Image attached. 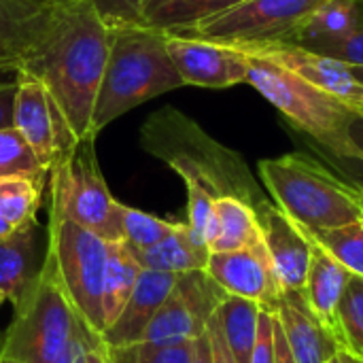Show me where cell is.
<instances>
[{
  "label": "cell",
  "mask_w": 363,
  "mask_h": 363,
  "mask_svg": "<svg viewBox=\"0 0 363 363\" xmlns=\"http://www.w3.org/2000/svg\"><path fill=\"white\" fill-rule=\"evenodd\" d=\"M96 140H79L49 170V213L70 219L106 242H121L119 202L111 196Z\"/></svg>",
  "instance_id": "obj_7"
},
{
  "label": "cell",
  "mask_w": 363,
  "mask_h": 363,
  "mask_svg": "<svg viewBox=\"0 0 363 363\" xmlns=\"http://www.w3.org/2000/svg\"><path fill=\"white\" fill-rule=\"evenodd\" d=\"M349 359H351V363H363V359H355V357H351V355H349Z\"/></svg>",
  "instance_id": "obj_47"
},
{
  "label": "cell",
  "mask_w": 363,
  "mask_h": 363,
  "mask_svg": "<svg viewBox=\"0 0 363 363\" xmlns=\"http://www.w3.org/2000/svg\"><path fill=\"white\" fill-rule=\"evenodd\" d=\"M259 311H262L259 304L238 296H225L219 308L215 311L221 334L236 363H251L255 338H257Z\"/></svg>",
  "instance_id": "obj_24"
},
{
  "label": "cell",
  "mask_w": 363,
  "mask_h": 363,
  "mask_svg": "<svg viewBox=\"0 0 363 363\" xmlns=\"http://www.w3.org/2000/svg\"><path fill=\"white\" fill-rule=\"evenodd\" d=\"M177 279L179 274L143 270L128 304L123 306L117 321L102 334L100 345L104 349H123L138 345L145 328L172 294Z\"/></svg>",
  "instance_id": "obj_17"
},
{
  "label": "cell",
  "mask_w": 363,
  "mask_h": 363,
  "mask_svg": "<svg viewBox=\"0 0 363 363\" xmlns=\"http://www.w3.org/2000/svg\"><path fill=\"white\" fill-rule=\"evenodd\" d=\"M215 217H217V238L211 245V253H225V251H238L249 247L262 236L257 213L253 206L238 198H217L215 204Z\"/></svg>",
  "instance_id": "obj_25"
},
{
  "label": "cell",
  "mask_w": 363,
  "mask_h": 363,
  "mask_svg": "<svg viewBox=\"0 0 363 363\" xmlns=\"http://www.w3.org/2000/svg\"><path fill=\"white\" fill-rule=\"evenodd\" d=\"M349 140L353 151L351 162L363 164V115H353V119L349 121Z\"/></svg>",
  "instance_id": "obj_39"
},
{
  "label": "cell",
  "mask_w": 363,
  "mask_h": 363,
  "mask_svg": "<svg viewBox=\"0 0 363 363\" xmlns=\"http://www.w3.org/2000/svg\"><path fill=\"white\" fill-rule=\"evenodd\" d=\"M0 304H2V302H0Z\"/></svg>",
  "instance_id": "obj_51"
},
{
  "label": "cell",
  "mask_w": 363,
  "mask_h": 363,
  "mask_svg": "<svg viewBox=\"0 0 363 363\" xmlns=\"http://www.w3.org/2000/svg\"><path fill=\"white\" fill-rule=\"evenodd\" d=\"M13 128L23 136L47 172L79 143L49 89L21 70H17Z\"/></svg>",
  "instance_id": "obj_11"
},
{
  "label": "cell",
  "mask_w": 363,
  "mask_h": 363,
  "mask_svg": "<svg viewBox=\"0 0 363 363\" xmlns=\"http://www.w3.org/2000/svg\"><path fill=\"white\" fill-rule=\"evenodd\" d=\"M0 363H15V362H11V359H0Z\"/></svg>",
  "instance_id": "obj_48"
},
{
  "label": "cell",
  "mask_w": 363,
  "mask_h": 363,
  "mask_svg": "<svg viewBox=\"0 0 363 363\" xmlns=\"http://www.w3.org/2000/svg\"><path fill=\"white\" fill-rule=\"evenodd\" d=\"M251 363H274V313L268 308L259 311Z\"/></svg>",
  "instance_id": "obj_35"
},
{
  "label": "cell",
  "mask_w": 363,
  "mask_h": 363,
  "mask_svg": "<svg viewBox=\"0 0 363 363\" xmlns=\"http://www.w3.org/2000/svg\"><path fill=\"white\" fill-rule=\"evenodd\" d=\"M47 228L30 221L0 240V302L21 308L34 294L45 264Z\"/></svg>",
  "instance_id": "obj_15"
},
{
  "label": "cell",
  "mask_w": 363,
  "mask_h": 363,
  "mask_svg": "<svg viewBox=\"0 0 363 363\" xmlns=\"http://www.w3.org/2000/svg\"><path fill=\"white\" fill-rule=\"evenodd\" d=\"M328 363H351V359H349V355L347 353H342V351H338L332 359Z\"/></svg>",
  "instance_id": "obj_45"
},
{
  "label": "cell",
  "mask_w": 363,
  "mask_h": 363,
  "mask_svg": "<svg viewBox=\"0 0 363 363\" xmlns=\"http://www.w3.org/2000/svg\"><path fill=\"white\" fill-rule=\"evenodd\" d=\"M47 2H57V0H47Z\"/></svg>",
  "instance_id": "obj_50"
},
{
  "label": "cell",
  "mask_w": 363,
  "mask_h": 363,
  "mask_svg": "<svg viewBox=\"0 0 363 363\" xmlns=\"http://www.w3.org/2000/svg\"><path fill=\"white\" fill-rule=\"evenodd\" d=\"M81 363H106V355H104V349H102V345H100V347H94V349H89V351L83 355Z\"/></svg>",
  "instance_id": "obj_43"
},
{
  "label": "cell",
  "mask_w": 363,
  "mask_h": 363,
  "mask_svg": "<svg viewBox=\"0 0 363 363\" xmlns=\"http://www.w3.org/2000/svg\"><path fill=\"white\" fill-rule=\"evenodd\" d=\"M13 232H15V228H13L9 221H4V219L0 217V240H2V238H9Z\"/></svg>",
  "instance_id": "obj_44"
},
{
  "label": "cell",
  "mask_w": 363,
  "mask_h": 363,
  "mask_svg": "<svg viewBox=\"0 0 363 363\" xmlns=\"http://www.w3.org/2000/svg\"><path fill=\"white\" fill-rule=\"evenodd\" d=\"M359 189H362V200H363V185H359Z\"/></svg>",
  "instance_id": "obj_49"
},
{
  "label": "cell",
  "mask_w": 363,
  "mask_h": 363,
  "mask_svg": "<svg viewBox=\"0 0 363 363\" xmlns=\"http://www.w3.org/2000/svg\"><path fill=\"white\" fill-rule=\"evenodd\" d=\"M349 68H351V72L363 83V66H349Z\"/></svg>",
  "instance_id": "obj_46"
},
{
  "label": "cell",
  "mask_w": 363,
  "mask_h": 363,
  "mask_svg": "<svg viewBox=\"0 0 363 363\" xmlns=\"http://www.w3.org/2000/svg\"><path fill=\"white\" fill-rule=\"evenodd\" d=\"M179 87L183 81L168 55L166 32L145 23L111 28L108 60L91 119L94 138L132 108Z\"/></svg>",
  "instance_id": "obj_3"
},
{
  "label": "cell",
  "mask_w": 363,
  "mask_h": 363,
  "mask_svg": "<svg viewBox=\"0 0 363 363\" xmlns=\"http://www.w3.org/2000/svg\"><path fill=\"white\" fill-rule=\"evenodd\" d=\"M225 296L206 270L179 274L172 294L149 321L138 345L170 347L196 340Z\"/></svg>",
  "instance_id": "obj_10"
},
{
  "label": "cell",
  "mask_w": 363,
  "mask_h": 363,
  "mask_svg": "<svg viewBox=\"0 0 363 363\" xmlns=\"http://www.w3.org/2000/svg\"><path fill=\"white\" fill-rule=\"evenodd\" d=\"M338 351L363 359V277L351 274L338 304Z\"/></svg>",
  "instance_id": "obj_28"
},
{
  "label": "cell",
  "mask_w": 363,
  "mask_h": 363,
  "mask_svg": "<svg viewBox=\"0 0 363 363\" xmlns=\"http://www.w3.org/2000/svg\"><path fill=\"white\" fill-rule=\"evenodd\" d=\"M149 0H91L94 9L108 28L143 23L140 15Z\"/></svg>",
  "instance_id": "obj_34"
},
{
  "label": "cell",
  "mask_w": 363,
  "mask_h": 363,
  "mask_svg": "<svg viewBox=\"0 0 363 363\" xmlns=\"http://www.w3.org/2000/svg\"><path fill=\"white\" fill-rule=\"evenodd\" d=\"M143 270L185 274L194 270H206L208 247L198 242L189 232L187 223H177V228L157 245L147 249H130Z\"/></svg>",
  "instance_id": "obj_21"
},
{
  "label": "cell",
  "mask_w": 363,
  "mask_h": 363,
  "mask_svg": "<svg viewBox=\"0 0 363 363\" xmlns=\"http://www.w3.org/2000/svg\"><path fill=\"white\" fill-rule=\"evenodd\" d=\"M238 51L289 68L291 72L300 74L302 79H306L308 83L332 96L336 102L353 111L355 115H363V83L351 72L349 64L300 49L289 43H272L251 49H238Z\"/></svg>",
  "instance_id": "obj_14"
},
{
  "label": "cell",
  "mask_w": 363,
  "mask_h": 363,
  "mask_svg": "<svg viewBox=\"0 0 363 363\" xmlns=\"http://www.w3.org/2000/svg\"><path fill=\"white\" fill-rule=\"evenodd\" d=\"M206 336H208V345H211V359H213V363H236L234 355L228 349V342H225L223 334H221L217 313H213L211 319L206 321Z\"/></svg>",
  "instance_id": "obj_38"
},
{
  "label": "cell",
  "mask_w": 363,
  "mask_h": 363,
  "mask_svg": "<svg viewBox=\"0 0 363 363\" xmlns=\"http://www.w3.org/2000/svg\"><path fill=\"white\" fill-rule=\"evenodd\" d=\"M140 147L183 181L204 187L215 200L230 196L253 208L268 200L242 155L215 140L174 106H162L147 117L140 128Z\"/></svg>",
  "instance_id": "obj_2"
},
{
  "label": "cell",
  "mask_w": 363,
  "mask_h": 363,
  "mask_svg": "<svg viewBox=\"0 0 363 363\" xmlns=\"http://www.w3.org/2000/svg\"><path fill=\"white\" fill-rule=\"evenodd\" d=\"M111 28L91 0H57L19 55L17 70L38 79L79 140H96L91 119L108 60Z\"/></svg>",
  "instance_id": "obj_1"
},
{
  "label": "cell",
  "mask_w": 363,
  "mask_h": 363,
  "mask_svg": "<svg viewBox=\"0 0 363 363\" xmlns=\"http://www.w3.org/2000/svg\"><path fill=\"white\" fill-rule=\"evenodd\" d=\"M363 0H323L287 40L300 49L325 55L359 23Z\"/></svg>",
  "instance_id": "obj_20"
},
{
  "label": "cell",
  "mask_w": 363,
  "mask_h": 363,
  "mask_svg": "<svg viewBox=\"0 0 363 363\" xmlns=\"http://www.w3.org/2000/svg\"><path fill=\"white\" fill-rule=\"evenodd\" d=\"M108 242L66 217L49 213L43 272L53 281L83 328L100 340L104 334L102 287Z\"/></svg>",
  "instance_id": "obj_5"
},
{
  "label": "cell",
  "mask_w": 363,
  "mask_h": 363,
  "mask_svg": "<svg viewBox=\"0 0 363 363\" xmlns=\"http://www.w3.org/2000/svg\"><path fill=\"white\" fill-rule=\"evenodd\" d=\"M238 2L242 0H149L140 19L145 26L174 34L185 32Z\"/></svg>",
  "instance_id": "obj_23"
},
{
  "label": "cell",
  "mask_w": 363,
  "mask_h": 363,
  "mask_svg": "<svg viewBox=\"0 0 363 363\" xmlns=\"http://www.w3.org/2000/svg\"><path fill=\"white\" fill-rule=\"evenodd\" d=\"M6 177H30L38 181L49 177L30 145L15 128L0 130V179Z\"/></svg>",
  "instance_id": "obj_31"
},
{
  "label": "cell",
  "mask_w": 363,
  "mask_h": 363,
  "mask_svg": "<svg viewBox=\"0 0 363 363\" xmlns=\"http://www.w3.org/2000/svg\"><path fill=\"white\" fill-rule=\"evenodd\" d=\"M325 55L349 66H363V11L357 28L345 40L334 45Z\"/></svg>",
  "instance_id": "obj_36"
},
{
  "label": "cell",
  "mask_w": 363,
  "mask_h": 363,
  "mask_svg": "<svg viewBox=\"0 0 363 363\" xmlns=\"http://www.w3.org/2000/svg\"><path fill=\"white\" fill-rule=\"evenodd\" d=\"M191 363H213V359H211V345H208L206 330H204V334H200V336L191 342Z\"/></svg>",
  "instance_id": "obj_41"
},
{
  "label": "cell",
  "mask_w": 363,
  "mask_h": 363,
  "mask_svg": "<svg viewBox=\"0 0 363 363\" xmlns=\"http://www.w3.org/2000/svg\"><path fill=\"white\" fill-rule=\"evenodd\" d=\"M257 170L270 200L313 232L363 221L359 185L340 179L306 153L262 160Z\"/></svg>",
  "instance_id": "obj_4"
},
{
  "label": "cell",
  "mask_w": 363,
  "mask_h": 363,
  "mask_svg": "<svg viewBox=\"0 0 363 363\" xmlns=\"http://www.w3.org/2000/svg\"><path fill=\"white\" fill-rule=\"evenodd\" d=\"M274 363H296L277 317H274Z\"/></svg>",
  "instance_id": "obj_40"
},
{
  "label": "cell",
  "mask_w": 363,
  "mask_h": 363,
  "mask_svg": "<svg viewBox=\"0 0 363 363\" xmlns=\"http://www.w3.org/2000/svg\"><path fill=\"white\" fill-rule=\"evenodd\" d=\"M247 83L253 89H257L294 128L315 138L338 160L351 162L349 121L355 115L353 111L281 64L255 55H247Z\"/></svg>",
  "instance_id": "obj_6"
},
{
  "label": "cell",
  "mask_w": 363,
  "mask_h": 363,
  "mask_svg": "<svg viewBox=\"0 0 363 363\" xmlns=\"http://www.w3.org/2000/svg\"><path fill=\"white\" fill-rule=\"evenodd\" d=\"M274 317L296 363H328L338 347L311 311L302 291H283Z\"/></svg>",
  "instance_id": "obj_18"
},
{
  "label": "cell",
  "mask_w": 363,
  "mask_h": 363,
  "mask_svg": "<svg viewBox=\"0 0 363 363\" xmlns=\"http://www.w3.org/2000/svg\"><path fill=\"white\" fill-rule=\"evenodd\" d=\"M255 213L283 291H302L311 262V245L302 225L289 219L270 198Z\"/></svg>",
  "instance_id": "obj_16"
},
{
  "label": "cell",
  "mask_w": 363,
  "mask_h": 363,
  "mask_svg": "<svg viewBox=\"0 0 363 363\" xmlns=\"http://www.w3.org/2000/svg\"><path fill=\"white\" fill-rule=\"evenodd\" d=\"M83 325L53 281L43 272L34 294L15 311L0 340V359L53 363Z\"/></svg>",
  "instance_id": "obj_8"
},
{
  "label": "cell",
  "mask_w": 363,
  "mask_h": 363,
  "mask_svg": "<svg viewBox=\"0 0 363 363\" xmlns=\"http://www.w3.org/2000/svg\"><path fill=\"white\" fill-rule=\"evenodd\" d=\"M119 221H121V242L130 249H147L164 240L179 221H166L162 217L149 215L145 211L125 206L119 202Z\"/></svg>",
  "instance_id": "obj_30"
},
{
  "label": "cell",
  "mask_w": 363,
  "mask_h": 363,
  "mask_svg": "<svg viewBox=\"0 0 363 363\" xmlns=\"http://www.w3.org/2000/svg\"><path fill=\"white\" fill-rule=\"evenodd\" d=\"M321 2L323 0H242L228 11L174 34H189L234 49L287 43Z\"/></svg>",
  "instance_id": "obj_9"
},
{
  "label": "cell",
  "mask_w": 363,
  "mask_h": 363,
  "mask_svg": "<svg viewBox=\"0 0 363 363\" xmlns=\"http://www.w3.org/2000/svg\"><path fill=\"white\" fill-rule=\"evenodd\" d=\"M166 49L183 85L228 89L247 83L249 60L230 45L166 32Z\"/></svg>",
  "instance_id": "obj_12"
},
{
  "label": "cell",
  "mask_w": 363,
  "mask_h": 363,
  "mask_svg": "<svg viewBox=\"0 0 363 363\" xmlns=\"http://www.w3.org/2000/svg\"><path fill=\"white\" fill-rule=\"evenodd\" d=\"M17 55L11 51V47L0 40V74H11V72H17Z\"/></svg>",
  "instance_id": "obj_42"
},
{
  "label": "cell",
  "mask_w": 363,
  "mask_h": 363,
  "mask_svg": "<svg viewBox=\"0 0 363 363\" xmlns=\"http://www.w3.org/2000/svg\"><path fill=\"white\" fill-rule=\"evenodd\" d=\"M311 234L351 274L363 277V221L317 232L311 230Z\"/></svg>",
  "instance_id": "obj_29"
},
{
  "label": "cell",
  "mask_w": 363,
  "mask_h": 363,
  "mask_svg": "<svg viewBox=\"0 0 363 363\" xmlns=\"http://www.w3.org/2000/svg\"><path fill=\"white\" fill-rule=\"evenodd\" d=\"M143 268L138 266L134 253L123 242H108L104 287H102V317L104 332L117 321L123 306L128 304Z\"/></svg>",
  "instance_id": "obj_22"
},
{
  "label": "cell",
  "mask_w": 363,
  "mask_h": 363,
  "mask_svg": "<svg viewBox=\"0 0 363 363\" xmlns=\"http://www.w3.org/2000/svg\"><path fill=\"white\" fill-rule=\"evenodd\" d=\"M45 181L30 177L0 179V217L15 230L36 221V213L43 202Z\"/></svg>",
  "instance_id": "obj_27"
},
{
  "label": "cell",
  "mask_w": 363,
  "mask_h": 363,
  "mask_svg": "<svg viewBox=\"0 0 363 363\" xmlns=\"http://www.w3.org/2000/svg\"><path fill=\"white\" fill-rule=\"evenodd\" d=\"M302 230L311 245V262H308V272H306V283H304L302 296L308 302L315 317L325 328V332L336 342L338 304H340V298H342V291L347 287L351 272L323 249V245L311 234L308 228L302 225Z\"/></svg>",
  "instance_id": "obj_19"
},
{
  "label": "cell",
  "mask_w": 363,
  "mask_h": 363,
  "mask_svg": "<svg viewBox=\"0 0 363 363\" xmlns=\"http://www.w3.org/2000/svg\"><path fill=\"white\" fill-rule=\"evenodd\" d=\"M191 342L170 347L132 345L123 349H102L106 363H191Z\"/></svg>",
  "instance_id": "obj_32"
},
{
  "label": "cell",
  "mask_w": 363,
  "mask_h": 363,
  "mask_svg": "<svg viewBox=\"0 0 363 363\" xmlns=\"http://www.w3.org/2000/svg\"><path fill=\"white\" fill-rule=\"evenodd\" d=\"M15 94H17V72L0 74V130L13 128Z\"/></svg>",
  "instance_id": "obj_37"
},
{
  "label": "cell",
  "mask_w": 363,
  "mask_h": 363,
  "mask_svg": "<svg viewBox=\"0 0 363 363\" xmlns=\"http://www.w3.org/2000/svg\"><path fill=\"white\" fill-rule=\"evenodd\" d=\"M206 274L228 294L251 300L274 313L283 287L270 262L264 236L238 251L211 253Z\"/></svg>",
  "instance_id": "obj_13"
},
{
  "label": "cell",
  "mask_w": 363,
  "mask_h": 363,
  "mask_svg": "<svg viewBox=\"0 0 363 363\" xmlns=\"http://www.w3.org/2000/svg\"><path fill=\"white\" fill-rule=\"evenodd\" d=\"M49 6L47 0H0V40L11 47L17 62L40 30Z\"/></svg>",
  "instance_id": "obj_26"
},
{
  "label": "cell",
  "mask_w": 363,
  "mask_h": 363,
  "mask_svg": "<svg viewBox=\"0 0 363 363\" xmlns=\"http://www.w3.org/2000/svg\"><path fill=\"white\" fill-rule=\"evenodd\" d=\"M183 183L187 189V228L194 234V238L206 247V230L213 217L215 198L198 183L191 181H183Z\"/></svg>",
  "instance_id": "obj_33"
}]
</instances>
